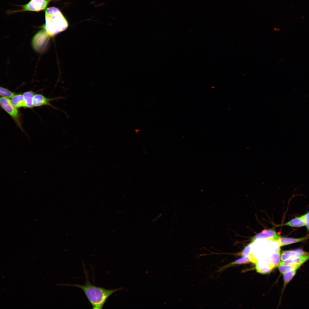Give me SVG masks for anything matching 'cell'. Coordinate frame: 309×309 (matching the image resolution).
<instances>
[{
    "instance_id": "cell-1",
    "label": "cell",
    "mask_w": 309,
    "mask_h": 309,
    "mask_svg": "<svg viewBox=\"0 0 309 309\" xmlns=\"http://www.w3.org/2000/svg\"><path fill=\"white\" fill-rule=\"evenodd\" d=\"M86 281L85 284H66L70 286L77 287L84 292L92 307L94 309H101L109 297L113 293L124 289L121 287L113 289H107L97 287L90 282L88 275L85 272Z\"/></svg>"
},
{
    "instance_id": "cell-2",
    "label": "cell",
    "mask_w": 309,
    "mask_h": 309,
    "mask_svg": "<svg viewBox=\"0 0 309 309\" xmlns=\"http://www.w3.org/2000/svg\"><path fill=\"white\" fill-rule=\"evenodd\" d=\"M45 23L44 29L51 37L65 30L68 23L60 11L55 7L47 8L45 12Z\"/></svg>"
},
{
    "instance_id": "cell-3",
    "label": "cell",
    "mask_w": 309,
    "mask_h": 309,
    "mask_svg": "<svg viewBox=\"0 0 309 309\" xmlns=\"http://www.w3.org/2000/svg\"><path fill=\"white\" fill-rule=\"evenodd\" d=\"M0 104L2 108L10 115L19 126L21 128L19 112L17 108L12 105L11 100L5 97H1Z\"/></svg>"
},
{
    "instance_id": "cell-4",
    "label": "cell",
    "mask_w": 309,
    "mask_h": 309,
    "mask_svg": "<svg viewBox=\"0 0 309 309\" xmlns=\"http://www.w3.org/2000/svg\"><path fill=\"white\" fill-rule=\"evenodd\" d=\"M50 37L44 29L40 30L32 39V44L33 48L38 52L42 51Z\"/></svg>"
},
{
    "instance_id": "cell-5",
    "label": "cell",
    "mask_w": 309,
    "mask_h": 309,
    "mask_svg": "<svg viewBox=\"0 0 309 309\" xmlns=\"http://www.w3.org/2000/svg\"><path fill=\"white\" fill-rule=\"evenodd\" d=\"M50 0H30L26 4L22 6L21 11L38 12L45 10Z\"/></svg>"
},
{
    "instance_id": "cell-6",
    "label": "cell",
    "mask_w": 309,
    "mask_h": 309,
    "mask_svg": "<svg viewBox=\"0 0 309 309\" xmlns=\"http://www.w3.org/2000/svg\"><path fill=\"white\" fill-rule=\"evenodd\" d=\"M280 237L274 229H265L253 237L250 243L252 244L255 240L259 239H266L273 242L277 241Z\"/></svg>"
},
{
    "instance_id": "cell-7",
    "label": "cell",
    "mask_w": 309,
    "mask_h": 309,
    "mask_svg": "<svg viewBox=\"0 0 309 309\" xmlns=\"http://www.w3.org/2000/svg\"><path fill=\"white\" fill-rule=\"evenodd\" d=\"M308 254L309 252L304 251L300 249L284 251L281 255V260L282 261H284L294 257Z\"/></svg>"
},
{
    "instance_id": "cell-8",
    "label": "cell",
    "mask_w": 309,
    "mask_h": 309,
    "mask_svg": "<svg viewBox=\"0 0 309 309\" xmlns=\"http://www.w3.org/2000/svg\"><path fill=\"white\" fill-rule=\"evenodd\" d=\"M255 264L257 272L260 274H265L268 273L274 269L270 263L262 259L258 260Z\"/></svg>"
},
{
    "instance_id": "cell-9",
    "label": "cell",
    "mask_w": 309,
    "mask_h": 309,
    "mask_svg": "<svg viewBox=\"0 0 309 309\" xmlns=\"http://www.w3.org/2000/svg\"><path fill=\"white\" fill-rule=\"evenodd\" d=\"M53 98H46L40 94H37L34 95L33 104V106L37 107L43 105L51 106L50 102L53 100Z\"/></svg>"
},
{
    "instance_id": "cell-10",
    "label": "cell",
    "mask_w": 309,
    "mask_h": 309,
    "mask_svg": "<svg viewBox=\"0 0 309 309\" xmlns=\"http://www.w3.org/2000/svg\"><path fill=\"white\" fill-rule=\"evenodd\" d=\"M309 260V254L288 259L280 263V264H294L302 265Z\"/></svg>"
},
{
    "instance_id": "cell-11",
    "label": "cell",
    "mask_w": 309,
    "mask_h": 309,
    "mask_svg": "<svg viewBox=\"0 0 309 309\" xmlns=\"http://www.w3.org/2000/svg\"><path fill=\"white\" fill-rule=\"evenodd\" d=\"M307 238V237L294 238L280 237L277 241L280 246L281 247L289 245L292 243L300 242L306 240Z\"/></svg>"
},
{
    "instance_id": "cell-12",
    "label": "cell",
    "mask_w": 309,
    "mask_h": 309,
    "mask_svg": "<svg viewBox=\"0 0 309 309\" xmlns=\"http://www.w3.org/2000/svg\"><path fill=\"white\" fill-rule=\"evenodd\" d=\"M11 102L12 105L16 108L26 107L23 95L15 94L11 98Z\"/></svg>"
},
{
    "instance_id": "cell-13",
    "label": "cell",
    "mask_w": 309,
    "mask_h": 309,
    "mask_svg": "<svg viewBox=\"0 0 309 309\" xmlns=\"http://www.w3.org/2000/svg\"><path fill=\"white\" fill-rule=\"evenodd\" d=\"M292 227H299L305 226L304 215L294 218L283 224Z\"/></svg>"
},
{
    "instance_id": "cell-14",
    "label": "cell",
    "mask_w": 309,
    "mask_h": 309,
    "mask_svg": "<svg viewBox=\"0 0 309 309\" xmlns=\"http://www.w3.org/2000/svg\"><path fill=\"white\" fill-rule=\"evenodd\" d=\"M266 258L268 260L270 264L274 268L278 267L281 262V255L280 250L273 252L270 256H268Z\"/></svg>"
},
{
    "instance_id": "cell-15",
    "label": "cell",
    "mask_w": 309,
    "mask_h": 309,
    "mask_svg": "<svg viewBox=\"0 0 309 309\" xmlns=\"http://www.w3.org/2000/svg\"><path fill=\"white\" fill-rule=\"evenodd\" d=\"M301 265L299 264L285 265L279 264L278 267L280 272L283 274L288 272L297 270Z\"/></svg>"
},
{
    "instance_id": "cell-16",
    "label": "cell",
    "mask_w": 309,
    "mask_h": 309,
    "mask_svg": "<svg viewBox=\"0 0 309 309\" xmlns=\"http://www.w3.org/2000/svg\"><path fill=\"white\" fill-rule=\"evenodd\" d=\"M23 95L26 107L31 108L33 107V101L34 95V93L31 91H27L24 93Z\"/></svg>"
},
{
    "instance_id": "cell-17",
    "label": "cell",
    "mask_w": 309,
    "mask_h": 309,
    "mask_svg": "<svg viewBox=\"0 0 309 309\" xmlns=\"http://www.w3.org/2000/svg\"><path fill=\"white\" fill-rule=\"evenodd\" d=\"M250 262H251V258L249 255L247 257H243L239 259H238L233 262L229 264L227 266L222 267L221 268H219L218 271H222L223 269H224V268H226L227 267L229 266H232L233 265H236V264H247L249 263Z\"/></svg>"
},
{
    "instance_id": "cell-18",
    "label": "cell",
    "mask_w": 309,
    "mask_h": 309,
    "mask_svg": "<svg viewBox=\"0 0 309 309\" xmlns=\"http://www.w3.org/2000/svg\"><path fill=\"white\" fill-rule=\"evenodd\" d=\"M297 270H294L286 273L283 274L284 282V288L290 282L295 276Z\"/></svg>"
},
{
    "instance_id": "cell-19",
    "label": "cell",
    "mask_w": 309,
    "mask_h": 309,
    "mask_svg": "<svg viewBox=\"0 0 309 309\" xmlns=\"http://www.w3.org/2000/svg\"><path fill=\"white\" fill-rule=\"evenodd\" d=\"M0 94L2 97L7 98H12L15 95L13 92L5 88L1 87L0 88Z\"/></svg>"
},
{
    "instance_id": "cell-20",
    "label": "cell",
    "mask_w": 309,
    "mask_h": 309,
    "mask_svg": "<svg viewBox=\"0 0 309 309\" xmlns=\"http://www.w3.org/2000/svg\"><path fill=\"white\" fill-rule=\"evenodd\" d=\"M251 245V244L250 243L244 248L241 253L243 257H247L250 255V246Z\"/></svg>"
},
{
    "instance_id": "cell-21",
    "label": "cell",
    "mask_w": 309,
    "mask_h": 309,
    "mask_svg": "<svg viewBox=\"0 0 309 309\" xmlns=\"http://www.w3.org/2000/svg\"><path fill=\"white\" fill-rule=\"evenodd\" d=\"M304 217L305 226L309 230V212L304 215Z\"/></svg>"
}]
</instances>
